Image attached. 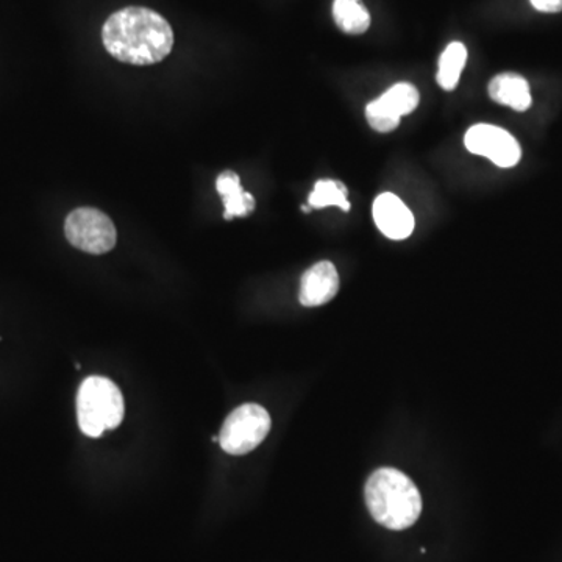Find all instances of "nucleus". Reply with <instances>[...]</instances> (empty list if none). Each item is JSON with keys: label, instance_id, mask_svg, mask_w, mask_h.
Returning <instances> with one entry per match:
<instances>
[{"label": "nucleus", "instance_id": "2eb2a0df", "mask_svg": "<svg viewBox=\"0 0 562 562\" xmlns=\"http://www.w3.org/2000/svg\"><path fill=\"white\" fill-rule=\"evenodd\" d=\"M531 5L542 13H560L562 0H530Z\"/></svg>", "mask_w": 562, "mask_h": 562}, {"label": "nucleus", "instance_id": "f257e3e1", "mask_svg": "<svg viewBox=\"0 0 562 562\" xmlns=\"http://www.w3.org/2000/svg\"><path fill=\"white\" fill-rule=\"evenodd\" d=\"M111 57L135 66L165 60L173 47L171 24L160 13L144 7H127L111 14L102 29Z\"/></svg>", "mask_w": 562, "mask_h": 562}, {"label": "nucleus", "instance_id": "9d476101", "mask_svg": "<svg viewBox=\"0 0 562 562\" xmlns=\"http://www.w3.org/2000/svg\"><path fill=\"white\" fill-rule=\"evenodd\" d=\"M216 190L220 192L225 205L224 217L227 221L233 217L249 216L255 210V199L250 192L244 191L241 179L235 172H222L216 180Z\"/></svg>", "mask_w": 562, "mask_h": 562}, {"label": "nucleus", "instance_id": "f8f14e48", "mask_svg": "<svg viewBox=\"0 0 562 562\" xmlns=\"http://www.w3.org/2000/svg\"><path fill=\"white\" fill-rule=\"evenodd\" d=\"M468 61V49L462 43H452L442 52L439 60L438 83L442 90L453 91Z\"/></svg>", "mask_w": 562, "mask_h": 562}, {"label": "nucleus", "instance_id": "ddd939ff", "mask_svg": "<svg viewBox=\"0 0 562 562\" xmlns=\"http://www.w3.org/2000/svg\"><path fill=\"white\" fill-rule=\"evenodd\" d=\"M383 109L390 111L392 116L402 120L406 114H412L420 102V94L416 87L409 83H397L390 88L382 98L376 99Z\"/></svg>", "mask_w": 562, "mask_h": 562}, {"label": "nucleus", "instance_id": "423d86ee", "mask_svg": "<svg viewBox=\"0 0 562 562\" xmlns=\"http://www.w3.org/2000/svg\"><path fill=\"white\" fill-rule=\"evenodd\" d=\"M464 143L469 151L490 158L501 168H513L522 157L519 143L512 133L495 125H473L471 131L465 133Z\"/></svg>", "mask_w": 562, "mask_h": 562}, {"label": "nucleus", "instance_id": "39448f33", "mask_svg": "<svg viewBox=\"0 0 562 562\" xmlns=\"http://www.w3.org/2000/svg\"><path fill=\"white\" fill-rule=\"evenodd\" d=\"M65 235L74 247L91 255L106 254L117 241L113 221L101 210L77 209L65 222Z\"/></svg>", "mask_w": 562, "mask_h": 562}, {"label": "nucleus", "instance_id": "1a4fd4ad", "mask_svg": "<svg viewBox=\"0 0 562 562\" xmlns=\"http://www.w3.org/2000/svg\"><path fill=\"white\" fill-rule=\"evenodd\" d=\"M492 101L516 111H527L531 106L530 85L519 74H498L487 87Z\"/></svg>", "mask_w": 562, "mask_h": 562}, {"label": "nucleus", "instance_id": "0eeeda50", "mask_svg": "<svg viewBox=\"0 0 562 562\" xmlns=\"http://www.w3.org/2000/svg\"><path fill=\"white\" fill-rule=\"evenodd\" d=\"M373 221L379 231L394 241H402L414 232L412 211L391 192H384L373 202Z\"/></svg>", "mask_w": 562, "mask_h": 562}, {"label": "nucleus", "instance_id": "6e6552de", "mask_svg": "<svg viewBox=\"0 0 562 562\" xmlns=\"http://www.w3.org/2000/svg\"><path fill=\"white\" fill-rule=\"evenodd\" d=\"M339 291V276L330 261H319L303 273L299 301L303 306L314 308L335 299Z\"/></svg>", "mask_w": 562, "mask_h": 562}, {"label": "nucleus", "instance_id": "9b49d317", "mask_svg": "<svg viewBox=\"0 0 562 562\" xmlns=\"http://www.w3.org/2000/svg\"><path fill=\"white\" fill-rule=\"evenodd\" d=\"M333 20L347 35H361L371 27V13L361 0H335Z\"/></svg>", "mask_w": 562, "mask_h": 562}, {"label": "nucleus", "instance_id": "7ed1b4c3", "mask_svg": "<svg viewBox=\"0 0 562 562\" xmlns=\"http://www.w3.org/2000/svg\"><path fill=\"white\" fill-rule=\"evenodd\" d=\"M124 397L116 383L105 376H88L77 395V417L80 430L90 438H99L105 430H114L124 420Z\"/></svg>", "mask_w": 562, "mask_h": 562}, {"label": "nucleus", "instance_id": "f03ea898", "mask_svg": "<svg viewBox=\"0 0 562 562\" xmlns=\"http://www.w3.org/2000/svg\"><path fill=\"white\" fill-rule=\"evenodd\" d=\"M366 505L375 522L390 530L413 527L422 513L420 492L397 469H379L369 476L364 490Z\"/></svg>", "mask_w": 562, "mask_h": 562}, {"label": "nucleus", "instance_id": "4468645a", "mask_svg": "<svg viewBox=\"0 0 562 562\" xmlns=\"http://www.w3.org/2000/svg\"><path fill=\"white\" fill-rule=\"evenodd\" d=\"M308 203L310 209L314 210L338 206V209L349 211V191L341 181L319 180L314 184V191L310 194Z\"/></svg>", "mask_w": 562, "mask_h": 562}, {"label": "nucleus", "instance_id": "20e7f679", "mask_svg": "<svg viewBox=\"0 0 562 562\" xmlns=\"http://www.w3.org/2000/svg\"><path fill=\"white\" fill-rule=\"evenodd\" d=\"M271 431V416L257 403H246L222 425L220 443L224 452L241 457L257 449Z\"/></svg>", "mask_w": 562, "mask_h": 562}]
</instances>
